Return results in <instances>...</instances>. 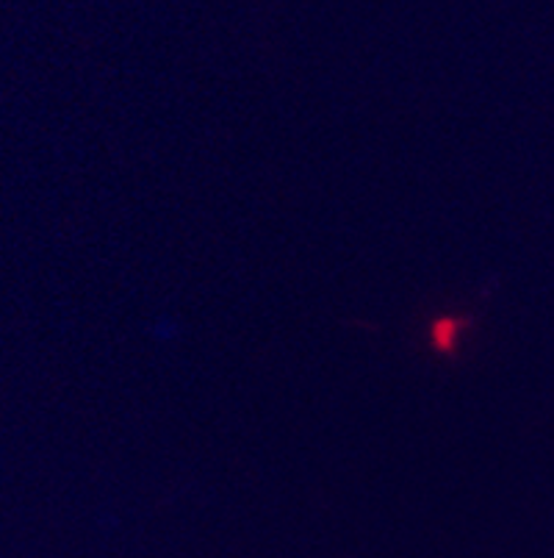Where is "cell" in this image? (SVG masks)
I'll list each match as a JSON object with an SVG mask.
<instances>
[{
	"instance_id": "cell-1",
	"label": "cell",
	"mask_w": 554,
	"mask_h": 558,
	"mask_svg": "<svg viewBox=\"0 0 554 558\" xmlns=\"http://www.w3.org/2000/svg\"><path fill=\"white\" fill-rule=\"evenodd\" d=\"M460 339V323L457 319H439L433 326V344L441 353H452Z\"/></svg>"
}]
</instances>
